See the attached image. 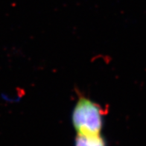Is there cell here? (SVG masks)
Returning <instances> with one entry per match:
<instances>
[{
    "label": "cell",
    "mask_w": 146,
    "mask_h": 146,
    "mask_svg": "<svg viewBox=\"0 0 146 146\" xmlns=\"http://www.w3.org/2000/svg\"><path fill=\"white\" fill-rule=\"evenodd\" d=\"M107 114V108L87 96L79 95L72 113V123L77 134H102Z\"/></svg>",
    "instance_id": "obj_1"
},
{
    "label": "cell",
    "mask_w": 146,
    "mask_h": 146,
    "mask_svg": "<svg viewBox=\"0 0 146 146\" xmlns=\"http://www.w3.org/2000/svg\"><path fill=\"white\" fill-rule=\"evenodd\" d=\"M74 146H107V142L102 134L90 136L77 134Z\"/></svg>",
    "instance_id": "obj_2"
}]
</instances>
